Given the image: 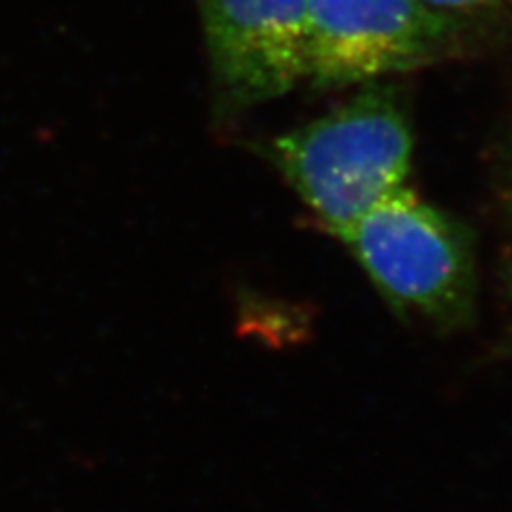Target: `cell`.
<instances>
[{"mask_svg": "<svg viewBox=\"0 0 512 512\" xmlns=\"http://www.w3.org/2000/svg\"><path fill=\"white\" fill-rule=\"evenodd\" d=\"M455 22L421 0H308V77L318 88L367 84L444 52Z\"/></svg>", "mask_w": 512, "mask_h": 512, "instance_id": "cell-3", "label": "cell"}, {"mask_svg": "<svg viewBox=\"0 0 512 512\" xmlns=\"http://www.w3.org/2000/svg\"><path fill=\"white\" fill-rule=\"evenodd\" d=\"M412 131L389 90L370 88L269 143V156L323 227L342 237L406 186Z\"/></svg>", "mask_w": 512, "mask_h": 512, "instance_id": "cell-1", "label": "cell"}, {"mask_svg": "<svg viewBox=\"0 0 512 512\" xmlns=\"http://www.w3.org/2000/svg\"><path fill=\"white\" fill-rule=\"evenodd\" d=\"M216 101L244 109L308 77V0H199Z\"/></svg>", "mask_w": 512, "mask_h": 512, "instance_id": "cell-4", "label": "cell"}, {"mask_svg": "<svg viewBox=\"0 0 512 512\" xmlns=\"http://www.w3.org/2000/svg\"><path fill=\"white\" fill-rule=\"evenodd\" d=\"M395 308L444 325L470 312L474 259L461 224L402 186L340 237Z\"/></svg>", "mask_w": 512, "mask_h": 512, "instance_id": "cell-2", "label": "cell"}, {"mask_svg": "<svg viewBox=\"0 0 512 512\" xmlns=\"http://www.w3.org/2000/svg\"><path fill=\"white\" fill-rule=\"evenodd\" d=\"M421 3L429 9L448 15V18H455L457 13H474L480 9H487L495 0H421Z\"/></svg>", "mask_w": 512, "mask_h": 512, "instance_id": "cell-5", "label": "cell"}]
</instances>
